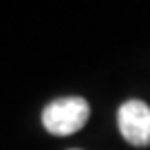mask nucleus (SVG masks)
<instances>
[{
	"label": "nucleus",
	"mask_w": 150,
	"mask_h": 150,
	"mask_svg": "<svg viewBox=\"0 0 150 150\" xmlns=\"http://www.w3.org/2000/svg\"><path fill=\"white\" fill-rule=\"evenodd\" d=\"M91 106L82 97H60L47 104L42 110V124L51 135L66 137L84 128L88 122Z\"/></svg>",
	"instance_id": "f257e3e1"
},
{
	"label": "nucleus",
	"mask_w": 150,
	"mask_h": 150,
	"mask_svg": "<svg viewBox=\"0 0 150 150\" xmlns=\"http://www.w3.org/2000/svg\"><path fill=\"white\" fill-rule=\"evenodd\" d=\"M117 126L122 137L135 148L150 146V106L141 99H128L117 110Z\"/></svg>",
	"instance_id": "f03ea898"
}]
</instances>
